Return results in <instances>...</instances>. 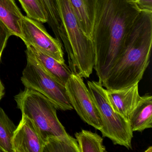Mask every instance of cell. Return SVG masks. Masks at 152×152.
Returning a JSON list of instances; mask_svg holds the SVG:
<instances>
[{"label":"cell","mask_w":152,"mask_h":152,"mask_svg":"<svg viewBox=\"0 0 152 152\" xmlns=\"http://www.w3.org/2000/svg\"><path fill=\"white\" fill-rule=\"evenodd\" d=\"M94 69L104 82L121 54L125 36L140 11L132 0H91Z\"/></svg>","instance_id":"cell-1"},{"label":"cell","mask_w":152,"mask_h":152,"mask_svg":"<svg viewBox=\"0 0 152 152\" xmlns=\"http://www.w3.org/2000/svg\"><path fill=\"white\" fill-rule=\"evenodd\" d=\"M152 45V14L140 12L102 86L106 89L118 90L139 83L149 65Z\"/></svg>","instance_id":"cell-2"},{"label":"cell","mask_w":152,"mask_h":152,"mask_svg":"<svg viewBox=\"0 0 152 152\" xmlns=\"http://www.w3.org/2000/svg\"><path fill=\"white\" fill-rule=\"evenodd\" d=\"M54 1L61 21L59 37L67 53L69 68L72 73L89 78L95 64L92 40L81 30L70 0Z\"/></svg>","instance_id":"cell-3"},{"label":"cell","mask_w":152,"mask_h":152,"mask_svg":"<svg viewBox=\"0 0 152 152\" xmlns=\"http://www.w3.org/2000/svg\"><path fill=\"white\" fill-rule=\"evenodd\" d=\"M15 99L22 115L33 122L45 143L49 137L67 135L58 118L57 108L45 96L34 90L25 88L15 96Z\"/></svg>","instance_id":"cell-4"},{"label":"cell","mask_w":152,"mask_h":152,"mask_svg":"<svg viewBox=\"0 0 152 152\" xmlns=\"http://www.w3.org/2000/svg\"><path fill=\"white\" fill-rule=\"evenodd\" d=\"M87 83L102 122L103 137L110 139L114 145L132 149L133 132L129 121L113 109L101 83L88 81Z\"/></svg>","instance_id":"cell-5"},{"label":"cell","mask_w":152,"mask_h":152,"mask_svg":"<svg viewBox=\"0 0 152 152\" xmlns=\"http://www.w3.org/2000/svg\"><path fill=\"white\" fill-rule=\"evenodd\" d=\"M26 53L27 64L21 77L25 88L39 92L57 109L67 111L73 109L66 94L65 86L46 72L31 55L26 51Z\"/></svg>","instance_id":"cell-6"},{"label":"cell","mask_w":152,"mask_h":152,"mask_svg":"<svg viewBox=\"0 0 152 152\" xmlns=\"http://www.w3.org/2000/svg\"><path fill=\"white\" fill-rule=\"evenodd\" d=\"M65 88L70 104L81 119L101 130L103 126L98 111L83 78L72 73Z\"/></svg>","instance_id":"cell-7"},{"label":"cell","mask_w":152,"mask_h":152,"mask_svg":"<svg viewBox=\"0 0 152 152\" xmlns=\"http://www.w3.org/2000/svg\"><path fill=\"white\" fill-rule=\"evenodd\" d=\"M23 39L26 46H32L42 53L61 63H64L61 42L53 38L42 23L23 16L22 20Z\"/></svg>","instance_id":"cell-8"},{"label":"cell","mask_w":152,"mask_h":152,"mask_svg":"<svg viewBox=\"0 0 152 152\" xmlns=\"http://www.w3.org/2000/svg\"><path fill=\"white\" fill-rule=\"evenodd\" d=\"M44 145L45 142L33 122L22 115L12 138L14 152H42Z\"/></svg>","instance_id":"cell-9"},{"label":"cell","mask_w":152,"mask_h":152,"mask_svg":"<svg viewBox=\"0 0 152 152\" xmlns=\"http://www.w3.org/2000/svg\"><path fill=\"white\" fill-rule=\"evenodd\" d=\"M106 93L114 110L129 121L140 99L138 83L121 89H106Z\"/></svg>","instance_id":"cell-10"},{"label":"cell","mask_w":152,"mask_h":152,"mask_svg":"<svg viewBox=\"0 0 152 152\" xmlns=\"http://www.w3.org/2000/svg\"><path fill=\"white\" fill-rule=\"evenodd\" d=\"M26 46L27 49L26 51L31 55L46 72L65 86L72 74L69 66L65 63H60L55 58L42 53L32 46Z\"/></svg>","instance_id":"cell-11"},{"label":"cell","mask_w":152,"mask_h":152,"mask_svg":"<svg viewBox=\"0 0 152 152\" xmlns=\"http://www.w3.org/2000/svg\"><path fill=\"white\" fill-rule=\"evenodd\" d=\"M132 132H142L152 128V96L148 94L140 96L129 120Z\"/></svg>","instance_id":"cell-12"},{"label":"cell","mask_w":152,"mask_h":152,"mask_svg":"<svg viewBox=\"0 0 152 152\" xmlns=\"http://www.w3.org/2000/svg\"><path fill=\"white\" fill-rule=\"evenodd\" d=\"M23 16L15 0H0V20L13 35L22 40V20Z\"/></svg>","instance_id":"cell-13"},{"label":"cell","mask_w":152,"mask_h":152,"mask_svg":"<svg viewBox=\"0 0 152 152\" xmlns=\"http://www.w3.org/2000/svg\"><path fill=\"white\" fill-rule=\"evenodd\" d=\"M70 3L84 35L92 39V13L91 0H70Z\"/></svg>","instance_id":"cell-14"},{"label":"cell","mask_w":152,"mask_h":152,"mask_svg":"<svg viewBox=\"0 0 152 152\" xmlns=\"http://www.w3.org/2000/svg\"><path fill=\"white\" fill-rule=\"evenodd\" d=\"M80 152H105L103 138L96 133L82 130L75 134Z\"/></svg>","instance_id":"cell-15"},{"label":"cell","mask_w":152,"mask_h":152,"mask_svg":"<svg viewBox=\"0 0 152 152\" xmlns=\"http://www.w3.org/2000/svg\"><path fill=\"white\" fill-rule=\"evenodd\" d=\"M42 152H80L76 139L69 134L47 139Z\"/></svg>","instance_id":"cell-16"},{"label":"cell","mask_w":152,"mask_h":152,"mask_svg":"<svg viewBox=\"0 0 152 152\" xmlns=\"http://www.w3.org/2000/svg\"><path fill=\"white\" fill-rule=\"evenodd\" d=\"M17 127L0 107V150L1 152H14L12 138Z\"/></svg>","instance_id":"cell-17"},{"label":"cell","mask_w":152,"mask_h":152,"mask_svg":"<svg viewBox=\"0 0 152 152\" xmlns=\"http://www.w3.org/2000/svg\"><path fill=\"white\" fill-rule=\"evenodd\" d=\"M26 16L41 23L48 22V16L42 0H18Z\"/></svg>","instance_id":"cell-18"},{"label":"cell","mask_w":152,"mask_h":152,"mask_svg":"<svg viewBox=\"0 0 152 152\" xmlns=\"http://www.w3.org/2000/svg\"><path fill=\"white\" fill-rule=\"evenodd\" d=\"M48 16L49 25L54 32L56 38L60 40L59 37L61 21L54 0H42Z\"/></svg>","instance_id":"cell-19"},{"label":"cell","mask_w":152,"mask_h":152,"mask_svg":"<svg viewBox=\"0 0 152 152\" xmlns=\"http://www.w3.org/2000/svg\"><path fill=\"white\" fill-rule=\"evenodd\" d=\"M13 34L7 27L0 20V60L10 37Z\"/></svg>","instance_id":"cell-20"},{"label":"cell","mask_w":152,"mask_h":152,"mask_svg":"<svg viewBox=\"0 0 152 152\" xmlns=\"http://www.w3.org/2000/svg\"><path fill=\"white\" fill-rule=\"evenodd\" d=\"M134 3L140 11L152 12V0H136Z\"/></svg>","instance_id":"cell-21"},{"label":"cell","mask_w":152,"mask_h":152,"mask_svg":"<svg viewBox=\"0 0 152 152\" xmlns=\"http://www.w3.org/2000/svg\"><path fill=\"white\" fill-rule=\"evenodd\" d=\"M4 89H5V88H4L2 83H1V81L0 80V100L4 96Z\"/></svg>","instance_id":"cell-22"},{"label":"cell","mask_w":152,"mask_h":152,"mask_svg":"<svg viewBox=\"0 0 152 152\" xmlns=\"http://www.w3.org/2000/svg\"><path fill=\"white\" fill-rule=\"evenodd\" d=\"M132 1H133V2H135V1H136V0H132Z\"/></svg>","instance_id":"cell-23"},{"label":"cell","mask_w":152,"mask_h":152,"mask_svg":"<svg viewBox=\"0 0 152 152\" xmlns=\"http://www.w3.org/2000/svg\"><path fill=\"white\" fill-rule=\"evenodd\" d=\"M0 152H1V150H0Z\"/></svg>","instance_id":"cell-24"}]
</instances>
